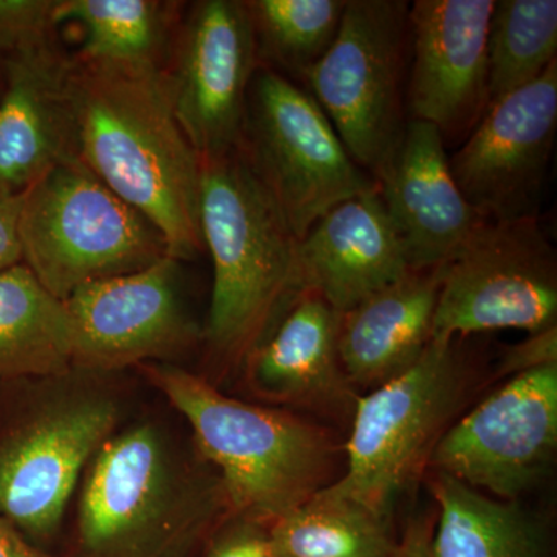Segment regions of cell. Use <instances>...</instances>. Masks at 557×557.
<instances>
[{"label":"cell","instance_id":"obj_1","mask_svg":"<svg viewBox=\"0 0 557 557\" xmlns=\"http://www.w3.org/2000/svg\"><path fill=\"white\" fill-rule=\"evenodd\" d=\"M73 106L79 160L160 231L171 258H196L201 159L159 65L75 60Z\"/></svg>","mask_w":557,"mask_h":557},{"label":"cell","instance_id":"obj_2","mask_svg":"<svg viewBox=\"0 0 557 557\" xmlns=\"http://www.w3.org/2000/svg\"><path fill=\"white\" fill-rule=\"evenodd\" d=\"M200 230L214 267L207 338L249 357L306 293L299 239L236 150L201 159Z\"/></svg>","mask_w":557,"mask_h":557},{"label":"cell","instance_id":"obj_3","mask_svg":"<svg viewBox=\"0 0 557 557\" xmlns=\"http://www.w3.org/2000/svg\"><path fill=\"white\" fill-rule=\"evenodd\" d=\"M146 373L189 421L201 453L219 468L223 493L247 520L271 525L329 485L332 445L324 432L225 397L183 369L149 366Z\"/></svg>","mask_w":557,"mask_h":557},{"label":"cell","instance_id":"obj_4","mask_svg":"<svg viewBox=\"0 0 557 557\" xmlns=\"http://www.w3.org/2000/svg\"><path fill=\"white\" fill-rule=\"evenodd\" d=\"M20 240L22 263L61 300L91 282L135 273L170 256L160 231L78 156L25 190Z\"/></svg>","mask_w":557,"mask_h":557},{"label":"cell","instance_id":"obj_5","mask_svg":"<svg viewBox=\"0 0 557 557\" xmlns=\"http://www.w3.org/2000/svg\"><path fill=\"white\" fill-rule=\"evenodd\" d=\"M454 341L432 339L412 368L357 399L346 472L329 491L392 523L460 403L465 369Z\"/></svg>","mask_w":557,"mask_h":557},{"label":"cell","instance_id":"obj_6","mask_svg":"<svg viewBox=\"0 0 557 557\" xmlns=\"http://www.w3.org/2000/svg\"><path fill=\"white\" fill-rule=\"evenodd\" d=\"M409 7L406 0H347L332 47L304 78L344 148L375 182L410 121Z\"/></svg>","mask_w":557,"mask_h":557},{"label":"cell","instance_id":"obj_7","mask_svg":"<svg viewBox=\"0 0 557 557\" xmlns=\"http://www.w3.org/2000/svg\"><path fill=\"white\" fill-rule=\"evenodd\" d=\"M236 152L299 240L336 205L379 188L310 91L276 70L252 78Z\"/></svg>","mask_w":557,"mask_h":557},{"label":"cell","instance_id":"obj_8","mask_svg":"<svg viewBox=\"0 0 557 557\" xmlns=\"http://www.w3.org/2000/svg\"><path fill=\"white\" fill-rule=\"evenodd\" d=\"M557 256L539 219L483 220L442 265L432 339L556 325Z\"/></svg>","mask_w":557,"mask_h":557},{"label":"cell","instance_id":"obj_9","mask_svg":"<svg viewBox=\"0 0 557 557\" xmlns=\"http://www.w3.org/2000/svg\"><path fill=\"white\" fill-rule=\"evenodd\" d=\"M556 449L557 366H548L511 376L446 429L429 465L491 497L519 500L547 478Z\"/></svg>","mask_w":557,"mask_h":557},{"label":"cell","instance_id":"obj_10","mask_svg":"<svg viewBox=\"0 0 557 557\" xmlns=\"http://www.w3.org/2000/svg\"><path fill=\"white\" fill-rule=\"evenodd\" d=\"M556 131L557 61L491 104L449 156L453 177L480 219H539Z\"/></svg>","mask_w":557,"mask_h":557},{"label":"cell","instance_id":"obj_11","mask_svg":"<svg viewBox=\"0 0 557 557\" xmlns=\"http://www.w3.org/2000/svg\"><path fill=\"white\" fill-rule=\"evenodd\" d=\"M258 61L245 2L201 0L193 7L166 81L180 127L200 159L226 156L239 145Z\"/></svg>","mask_w":557,"mask_h":557},{"label":"cell","instance_id":"obj_12","mask_svg":"<svg viewBox=\"0 0 557 557\" xmlns=\"http://www.w3.org/2000/svg\"><path fill=\"white\" fill-rule=\"evenodd\" d=\"M115 423L112 401L86 397L40 410L7 432L0 440V516L32 536H50L81 469Z\"/></svg>","mask_w":557,"mask_h":557},{"label":"cell","instance_id":"obj_13","mask_svg":"<svg viewBox=\"0 0 557 557\" xmlns=\"http://www.w3.org/2000/svg\"><path fill=\"white\" fill-rule=\"evenodd\" d=\"M494 0H416L409 7V120L431 124L446 148L490 108L487 32Z\"/></svg>","mask_w":557,"mask_h":557},{"label":"cell","instance_id":"obj_14","mask_svg":"<svg viewBox=\"0 0 557 557\" xmlns=\"http://www.w3.org/2000/svg\"><path fill=\"white\" fill-rule=\"evenodd\" d=\"M177 274L178 260L164 256L76 289L64 300L75 327L73 368L115 370L189 346L197 327L178 298Z\"/></svg>","mask_w":557,"mask_h":557},{"label":"cell","instance_id":"obj_15","mask_svg":"<svg viewBox=\"0 0 557 557\" xmlns=\"http://www.w3.org/2000/svg\"><path fill=\"white\" fill-rule=\"evenodd\" d=\"M2 65L0 196L13 197L76 156L75 60L51 38L7 58Z\"/></svg>","mask_w":557,"mask_h":557},{"label":"cell","instance_id":"obj_16","mask_svg":"<svg viewBox=\"0 0 557 557\" xmlns=\"http://www.w3.org/2000/svg\"><path fill=\"white\" fill-rule=\"evenodd\" d=\"M376 185L412 270L445 265L483 222L453 177L442 135L423 121H409Z\"/></svg>","mask_w":557,"mask_h":557},{"label":"cell","instance_id":"obj_17","mask_svg":"<svg viewBox=\"0 0 557 557\" xmlns=\"http://www.w3.org/2000/svg\"><path fill=\"white\" fill-rule=\"evenodd\" d=\"M304 292L338 313L412 271L379 188L330 209L299 240Z\"/></svg>","mask_w":557,"mask_h":557},{"label":"cell","instance_id":"obj_18","mask_svg":"<svg viewBox=\"0 0 557 557\" xmlns=\"http://www.w3.org/2000/svg\"><path fill=\"white\" fill-rule=\"evenodd\" d=\"M442 267L412 270L341 314L339 361L348 384L376 388L412 368L432 341Z\"/></svg>","mask_w":557,"mask_h":557},{"label":"cell","instance_id":"obj_19","mask_svg":"<svg viewBox=\"0 0 557 557\" xmlns=\"http://www.w3.org/2000/svg\"><path fill=\"white\" fill-rule=\"evenodd\" d=\"M168 468L150 426L108 438L84 486L79 533L91 552H106L137 534L163 504Z\"/></svg>","mask_w":557,"mask_h":557},{"label":"cell","instance_id":"obj_20","mask_svg":"<svg viewBox=\"0 0 557 557\" xmlns=\"http://www.w3.org/2000/svg\"><path fill=\"white\" fill-rule=\"evenodd\" d=\"M341 313L314 293H304L269 338L249 355V376L274 399L330 401L347 394L341 368Z\"/></svg>","mask_w":557,"mask_h":557},{"label":"cell","instance_id":"obj_21","mask_svg":"<svg viewBox=\"0 0 557 557\" xmlns=\"http://www.w3.org/2000/svg\"><path fill=\"white\" fill-rule=\"evenodd\" d=\"M432 557H552L548 528L519 500H500L437 472Z\"/></svg>","mask_w":557,"mask_h":557},{"label":"cell","instance_id":"obj_22","mask_svg":"<svg viewBox=\"0 0 557 557\" xmlns=\"http://www.w3.org/2000/svg\"><path fill=\"white\" fill-rule=\"evenodd\" d=\"M75 359V327L64 300L24 263L0 271V380L57 376Z\"/></svg>","mask_w":557,"mask_h":557},{"label":"cell","instance_id":"obj_23","mask_svg":"<svg viewBox=\"0 0 557 557\" xmlns=\"http://www.w3.org/2000/svg\"><path fill=\"white\" fill-rule=\"evenodd\" d=\"M278 557H392L391 523L327 486L269 525Z\"/></svg>","mask_w":557,"mask_h":557},{"label":"cell","instance_id":"obj_24","mask_svg":"<svg viewBox=\"0 0 557 557\" xmlns=\"http://www.w3.org/2000/svg\"><path fill=\"white\" fill-rule=\"evenodd\" d=\"M557 61L556 0H494L487 32L490 106Z\"/></svg>","mask_w":557,"mask_h":557},{"label":"cell","instance_id":"obj_25","mask_svg":"<svg viewBox=\"0 0 557 557\" xmlns=\"http://www.w3.org/2000/svg\"><path fill=\"white\" fill-rule=\"evenodd\" d=\"M54 22L79 25L81 61L157 65L166 33V9L153 0H58Z\"/></svg>","mask_w":557,"mask_h":557},{"label":"cell","instance_id":"obj_26","mask_svg":"<svg viewBox=\"0 0 557 557\" xmlns=\"http://www.w3.org/2000/svg\"><path fill=\"white\" fill-rule=\"evenodd\" d=\"M347 0H248L259 58L306 78L338 35Z\"/></svg>","mask_w":557,"mask_h":557},{"label":"cell","instance_id":"obj_27","mask_svg":"<svg viewBox=\"0 0 557 557\" xmlns=\"http://www.w3.org/2000/svg\"><path fill=\"white\" fill-rule=\"evenodd\" d=\"M58 0H0V61L53 38Z\"/></svg>","mask_w":557,"mask_h":557},{"label":"cell","instance_id":"obj_28","mask_svg":"<svg viewBox=\"0 0 557 557\" xmlns=\"http://www.w3.org/2000/svg\"><path fill=\"white\" fill-rule=\"evenodd\" d=\"M557 366V325L531 333L522 343L505 348L497 366V375L516 376L531 370Z\"/></svg>","mask_w":557,"mask_h":557},{"label":"cell","instance_id":"obj_29","mask_svg":"<svg viewBox=\"0 0 557 557\" xmlns=\"http://www.w3.org/2000/svg\"><path fill=\"white\" fill-rule=\"evenodd\" d=\"M208 557H278V555L271 541L269 528L247 520V523L226 534L211 549Z\"/></svg>","mask_w":557,"mask_h":557},{"label":"cell","instance_id":"obj_30","mask_svg":"<svg viewBox=\"0 0 557 557\" xmlns=\"http://www.w3.org/2000/svg\"><path fill=\"white\" fill-rule=\"evenodd\" d=\"M22 196H0V271L22 263L20 240Z\"/></svg>","mask_w":557,"mask_h":557},{"label":"cell","instance_id":"obj_31","mask_svg":"<svg viewBox=\"0 0 557 557\" xmlns=\"http://www.w3.org/2000/svg\"><path fill=\"white\" fill-rule=\"evenodd\" d=\"M434 520L423 518L409 522L401 539L397 541L392 557H432L431 539Z\"/></svg>","mask_w":557,"mask_h":557},{"label":"cell","instance_id":"obj_32","mask_svg":"<svg viewBox=\"0 0 557 557\" xmlns=\"http://www.w3.org/2000/svg\"><path fill=\"white\" fill-rule=\"evenodd\" d=\"M0 557H51L33 547L13 523L0 516Z\"/></svg>","mask_w":557,"mask_h":557}]
</instances>
